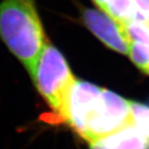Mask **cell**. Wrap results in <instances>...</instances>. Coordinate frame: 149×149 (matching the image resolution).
Listing matches in <instances>:
<instances>
[{"label": "cell", "mask_w": 149, "mask_h": 149, "mask_svg": "<svg viewBox=\"0 0 149 149\" xmlns=\"http://www.w3.org/2000/svg\"><path fill=\"white\" fill-rule=\"evenodd\" d=\"M125 27L130 36L128 55L142 72L149 74V29L139 20Z\"/></svg>", "instance_id": "cell-6"}, {"label": "cell", "mask_w": 149, "mask_h": 149, "mask_svg": "<svg viewBox=\"0 0 149 149\" xmlns=\"http://www.w3.org/2000/svg\"><path fill=\"white\" fill-rule=\"evenodd\" d=\"M131 124H133L149 141V106L131 102Z\"/></svg>", "instance_id": "cell-7"}, {"label": "cell", "mask_w": 149, "mask_h": 149, "mask_svg": "<svg viewBox=\"0 0 149 149\" xmlns=\"http://www.w3.org/2000/svg\"><path fill=\"white\" fill-rule=\"evenodd\" d=\"M61 118L90 143L130 123L131 102L106 88L76 79Z\"/></svg>", "instance_id": "cell-1"}, {"label": "cell", "mask_w": 149, "mask_h": 149, "mask_svg": "<svg viewBox=\"0 0 149 149\" xmlns=\"http://www.w3.org/2000/svg\"><path fill=\"white\" fill-rule=\"evenodd\" d=\"M30 76L40 94L60 116L68 92L77 79L63 54L47 42Z\"/></svg>", "instance_id": "cell-3"}, {"label": "cell", "mask_w": 149, "mask_h": 149, "mask_svg": "<svg viewBox=\"0 0 149 149\" xmlns=\"http://www.w3.org/2000/svg\"><path fill=\"white\" fill-rule=\"evenodd\" d=\"M148 139L128 123L120 129L90 142V149H147Z\"/></svg>", "instance_id": "cell-5"}, {"label": "cell", "mask_w": 149, "mask_h": 149, "mask_svg": "<svg viewBox=\"0 0 149 149\" xmlns=\"http://www.w3.org/2000/svg\"><path fill=\"white\" fill-rule=\"evenodd\" d=\"M82 19L89 30L107 47L122 54H129L130 36L125 26L99 9L84 11Z\"/></svg>", "instance_id": "cell-4"}, {"label": "cell", "mask_w": 149, "mask_h": 149, "mask_svg": "<svg viewBox=\"0 0 149 149\" xmlns=\"http://www.w3.org/2000/svg\"><path fill=\"white\" fill-rule=\"evenodd\" d=\"M0 40L30 74L47 43L34 0L0 1Z\"/></svg>", "instance_id": "cell-2"}, {"label": "cell", "mask_w": 149, "mask_h": 149, "mask_svg": "<svg viewBox=\"0 0 149 149\" xmlns=\"http://www.w3.org/2000/svg\"><path fill=\"white\" fill-rule=\"evenodd\" d=\"M138 15V20L149 29V0H132Z\"/></svg>", "instance_id": "cell-8"}, {"label": "cell", "mask_w": 149, "mask_h": 149, "mask_svg": "<svg viewBox=\"0 0 149 149\" xmlns=\"http://www.w3.org/2000/svg\"><path fill=\"white\" fill-rule=\"evenodd\" d=\"M92 1L95 3V5L97 6L99 10L105 12L106 7H107V4H108L109 0H92Z\"/></svg>", "instance_id": "cell-9"}]
</instances>
